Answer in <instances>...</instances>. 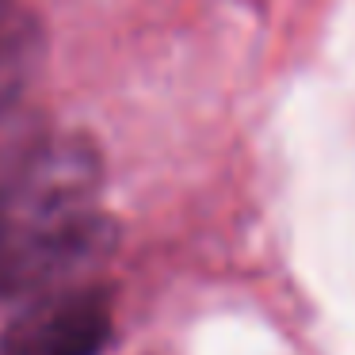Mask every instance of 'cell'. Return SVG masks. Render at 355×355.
Here are the masks:
<instances>
[{"instance_id":"cell-1","label":"cell","mask_w":355,"mask_h":355,"mask_svg":"<svg viewBox=\"0 0 355 355\" xmlns=\"http://www.w3.org/2000/svg\"><path fill=\"white\" fill-rule=\"evenodd\" d=\"M103 161L80 134H46L0 172V302L35 298L107 248Z\"/></svg>"},{"instance_id":"cell-3","label":"cell","mask_w":355,"mask_h":355,"mask_svg":"<svg viewBox=\"0 0 355 355\" xmlns=\"http://www.w3.org/2000/svg\"><path fill=\"white\" fill-rule=\"evenodd\" d=\"M39 58V27L19 0H0V111L19 96Z\"/></svg>"},{"instance_id":"cell-2","label":"cell","mask_w":355,"mask_h":355,"mask_svg":"<svg viewBox=\"0 0 355 355\" xmlns=\"http://www.w3.org/2000/svg\"><path fill=\"white\" fill-rule=\"evenodd\" d=\"M111 336V306L92 286H54L27 298L0 336V355H100Z\"/></svg>"}]
</instances>
